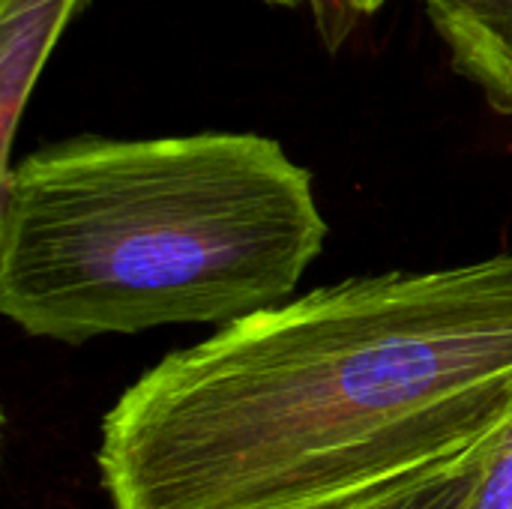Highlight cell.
<instances>
[{
    "label": "cell",
    "mask_w": 512,
    "mask_h": 509,
    "mask_svg": "<svg viewBox=\"0 0 512 509\" xmlns=\"http://www.w3.org/2000/svg\"><path fill=\"white\" fill-rule=\"evenodd\" d=\"M512 423V252L357 276L174 351L105 414L111 509H327Z\"/></svg>",
    "instance_id": "1"
},
{
    "label": "cell",
    "mask_w": 512,
    "mask_h": 509,
    "mask_svg": "<svg viewBox=\"0 0 512 509\" xmlns=\"http://www.w3.org/2000/svg\"><path fill=\"white\" fill-rule=\"evenodd\" d=\"M324 240L312 171L276 138L75 135L0 174V312L66 345L228 327L288 303Z\"/></svg>",
    "instance_id": "2"
},
{
    "label": "cell",
    "mask_w": 512,
    "mask_h": 509,
    "mask_svg": "<svg viewBox=\"0 0 512 509\" xmlns=\"http://www.w3.org/2000/svg\"><path fill=\"white\" fill-rule=\"evenodd\" d=\"M453 69L512 117V0H420Z\"/></svg>",
    "instance_id": "3"
},
{
    "label": "cell",
    "mask_w": 512,
    "mask_h": 509,
    "mask_svg": "<svg viewBox=\"0 0 512 509\" xmlns=\"http://www.w3.org/2000/svg\"><path fill=\"white\" fill-rule=\"evenodd\" d=\"M84 0H0V174L12 168V144L30 93Z\"/></svg>",
    "instance_id": "4"
},
{
    "label": "cell",
    "mask_w": 512,
    "mask_h": 509,
    "mask_svg": "<svg viewBox=\"0 0 512 509\" xmlns=\"http://www.w3.org/2000/svg\"><path fill=\"white\" fill-rule=\"evenodd\" d=\"M486 450L456 459L450 465L420 471L399 483L378 486L366 495L327 509H471Z\"/></svg>",
    "instance_id": "5"
},
{
    "label": "cell",
    "mask_w": 512,
    "mask_h": 509,
    "mask_svg": "<svg viewBox=\"0 0 512 509\" xmlns=\"http://www.w3.org/2000/svg\"><path fill=\"white\" fill-rule=\"evenodd\" d=\"M267 6H276V9H300V6H312L315 18H318V30L324 36V42L330 48H339L351 30L375 15L387 0H261Z\"/></svg>",
    "instance_id": "6"
},
{
    "label": "cell",
    "mask_w": 512,
    "mask_h": 509,
    "mask_svg": "<svg viewBox=\"0 0 512 509\" xmlns=\"http://www.w3.org/2000/svg\"><path fill=\"white\" fill-rule=\"evenodd\" d=\"M471 509H512V423L486 450Z\"/></svg>",
    "instance_id": "7"
}]
</instances>
